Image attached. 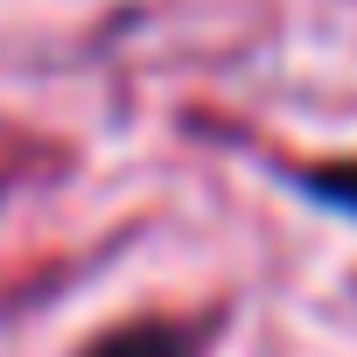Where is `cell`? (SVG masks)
<instances>
[{"instance_id":"cell-1","label":"cell","mask_w":357,"mask_h":357,"mask_svg":"<svg viewBox=\"0 0 357 357\" xmlns=\"http://www.w3.org/2000/svg\"><path fill=\"white\" fill-rule=\"evenodd\" d=\"M77 357H204V329L197 322H168V315H140V322L105 329Z\"/></svg>"},{"instance_id":"cell-2","label":"cell","mask_w":357,"mask_h":357,"mask_svg":"<svg viewBox=\"0 0 357 357\" xmlns=\"http://www.w3.org/2000/svg\"><path fill=\"white\" fill-rule=\"evenodd\" d=\"M294 190L322 211H343L357 218V161H315V168H294Z\"/></svg>"}]
</instances>
